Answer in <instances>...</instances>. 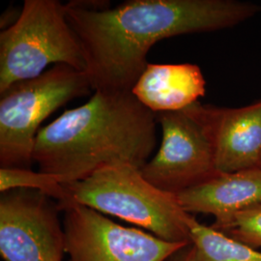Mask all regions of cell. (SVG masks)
Masks as SVG:
<instances>
[{
    "instance_id": "obj_12",
    "label": "cell",
    "mask_w": 261,
    "mask_h": 261,
    "mask_svg": "<svg viewBox=\"0 0 261 261\" xmlns=\"http://www.w3.org/2000/svg\"><path fill=\"white\" fill-rule=\"evenodd\" d=\"M190 230L196 261H261L260 251L198 223L194 215Z\"/></svg>"
},
{
    "instance_id": "obj_13",
    "label": "cell",
    "mask_w": 261,
    "mask_h": 261,
    "mask_svg": "<svg viewBox=\"0 0 261 261\" xmlns=\"http://www.w3.org/2000/svg\"><path fill=\"white\" fill-rule=\"evenodd\" d=\"M13 189H31L40 191L53 199H56L61 211L64 206L71 204L69 194L64 184L58 178L29 168H0V192Z\"/></svg>"
},
{
    "instance_id": "obj_11",
    "label": "cell",
    "mask_w": 261,
    "mask_h": 261,
    "mask_svg": "<svg viewBox=\"0 0 261 261\" xmlns=\"http://www.w3.org/2000/svg\"><path fill=\"white\" fill-rule=\"evenodd\" d=\"M205 92L200 68L191 63H148L132 90L140 103L156 114L186 109Z\"/></svg>"
},
{
    "instance_id": "obj_6",
    "label": "cell",
    "mask_w": 261,
    "mask_h": 261,
    "mask_svg": "<svg viewBox=\"0 0 261 261\" xmlns=\"http://www.w3.org/2000/svg\"><path fill=\"white\" fill-rule=\"evenodd\" d=\"M163 139L157 154L140 171L160 190L178 195L220 172L216 167L208 105L199 101L176 112H160Z\"/></svg>"
},
{
    "instance_id": "obj_8",
    "label": "cell",
    "mask_w": 261,
    "mask_h": 261,
    "mask_svg": "<svg viewBox=\"0 0 261 261\" xmlns=\"http://www.w3.org/2000/svg\"><path fill=\"white\" fill-rule=\"evenodd\" d=\"M58 203L40 191L0 196V254L5 261H63L65 232Z\"/></svg>"
},
{
    "instance_id": "obj_5",
    "label": "cell",
    "mask_w": 261,
    "mask_h": 261,
    "mask_svg": "<svg viewBox=\"0 0 261 261\" xmlns=\"http://www.w3.org/2000/svg\"><path fill=\"white\" fill-rule=\"evenodd\" d=\"M85 72L56 64L37 77L0 93V167L28 168L41 123L75 98L91 91Z\"/></svg>"
},
{
    "instance_id": "obj_1",
    "label": "cell",
    "mask_w": 261,
    "mask_h": 261,
    "mask_svg": "<svg viewBox=\"0 0 261 261\" xmlns=\"http://www.w3.org/2000/svg\"><path fill=\"white\" fill-rule=\"evenodd\" d=\"M67 19L83 48L91 88L130 91L164 39L233 28L261 13L236 0H129L113 8L67 3Z\"/></svg>"
},
{
    "instance_id": "obj_14",
    "label": "cell",
    "mask_w": 261,
    "mask_h": 261,
    "mask_svg": "<svg viewBox=\"0 0 261 261\" xmlns=\"http://www.w3.org/2000/svg\"><path fill=\"white\" fill-rule=\"evenodd\" d=\"M253 249H261V205L244 210L219 230Z\"/></svg>"
},
{
    "instance_id": "obj_15",
    "label": "cell",
    "mask_w": 261,
    "mask_h": 261,
    "mask_svg": "<svg viewBox=\"0 0 261 261\" xmlns=\"http://www.w3.org/2000/svg\"><path fill=\"white\" fill-rule=\"evenodd\" d=\"M168 261H196V251L192 244L175 252Z\"/></svg>"
},
{
    "instance_id": "obj_9",
    "label": "cell",
    "mask_w": 261,
    "mask_h": 261,
    "mask_svg": "<svg viewBox=\"0 0 261 261\" xmlns=\"http://www.w3.org/2000/svg\"><path fill=\"white\" fill-rule=\"evenodd\" d=\"M220 173L261 168V101L238 109L208 105Z\"/></svg>"
},
{
    "instance_id": "obj_3",
    "label": "cell",
    "mask_w": 261,
    "mask_h": 261,
    "mask_svg": "<svg viewBox=\"0 0 261 261\" xmlns=\"http://www.w3.org/2000/svg\"><path fill=\"white\" fill-rule=\"evenodd\" d=\"M64 186L72 203L137 224L165 241L191 244L193 215L181 207L175 195L152 185L133 165L108 166Z\"/></svg>"
},
{
    "instance_id": "obj_4",
    "label": "cell",
    "mask_w": 261,
    "mask_h": 261,
    "mask_svg": "<svg viewBox=\"0 0 261 261\" xmlns=\"http://www.w3.org/2000/svg\"><path fill=\"white\" fill-rule=\"evenodd\" d=\"M67 3L25 0L19 19L0 33V93L37 77L50 64L85 72L83 48L67 19Z\"/></svg>"
},
{
    "instance_id": "obj_7",
    "label": "cell",
    "mask_w": 261,
    "mask_h": 261,
    "mask_svg": "<svg viewBox=\"0 0 261 261\" xmlns=\"http://www.w3.org/2000/svg\"><path fill=\"white\" fill-rule=\"evenodd\" d=\"M62 211L69 261H168L188 246L116 224L87 206L71 203Z\"/></svg>"
},
{
    "instance_id": "obj_10",
    "label": "cell",
    "mask_w": 261,
    "mask_h": 261,
    "mask_svg": "<svg viewBox=\"0 0 261 261\" xmlns=\"http://www.w3.org/2000/svg\"><path fill=\"white\" fill-rule=\"evenodd\" d=\"M176 197L187 213L213 216L211 226L221 230L237 213L261 205V168L219 173Z\"/></svg>"
},
{
    "instance_id": "obj_2",
    "label": "cell",
    "mask_w": 261,
    "mask_h": 261,
    "mask_svg": "<svg viewBox=\"0 0 261 261\" xmlns=\"http://www.w3.org/2000/svg\"><path fill=\"white\" fill-rule=\"evenodd\" d=\"M156 113L130 91L97 90L87 103L40 129L33 161L62 184L112 165L141 168L156 146Z\"/></svg>"
}]
</instances>
